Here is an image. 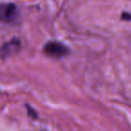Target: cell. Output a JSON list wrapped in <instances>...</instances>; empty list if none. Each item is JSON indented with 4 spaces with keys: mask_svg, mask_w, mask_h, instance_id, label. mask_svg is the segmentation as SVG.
I'll list each match as a JSON object with an SVG mask.
<instances>
[{
    "mask_svg": "<svg viewBox=\"0 0 131 131\" xmlns=\"http://www.w3.org/2000/svg\"><path fill=\"white\" fill-rule=\"evenodd\" d=\"M44 53L53 58H61L68 54V48L58 41H49L44 46Z\"/></svg>",
    "mask_w": 131,
    "mask_h": 131,
    "instance_id": "1",
    "label": "cell"
},
{
    "mask_svg": "<svg viewBox=\"0 0 131 131\" xmlns=\"http://www.w3.org/2000/svg\"><path fill=\"white\" fill-rule=\"evenodd\" d=\"M17 16V8L13 3L0 5V22H13Z\"/></svg>",
    "mask_w": 131,
    "mask_h": 131,
    "instance_id": "2",
    "label": "cell"
},
{
    "mask_svg": "<svg viewBox=\"0 0 131 131\" xmlns=\"http://www.w3.org/2000/svg\"><path fill=\"white\" fill-rule=\"evenodd\" d=\"M20 46V42L18 40H15L14 39L13 40H11L8 43L4 44V46L0 48V58H5L7 56H9L10 53L15 49V48H17Z\"/></svg>",
    "mask_w": 131,
    "mask_h": 131,
    "instance_id": "3",
    "label": "cell"
},
{
    "mask_svg": "<svg viewBox=\"0 0 131 131\" xmlns=\"http://www.w3.org/2000/svg\"><path fill=\"white\" fill-rule=\"evenodd\" d=\"M27 109H28V113H29V115L31 117V118H37V113L35 112V111L32 109V108L29 107V106H27Z\"/></svg>",
    "mask_w": 131,
    "mask_h": 131,
    "instance_id": "4",
    "label": "cell"
},
{
    "mask_svg": "<svg viewBox=\"0 0 131 131\" xmlns=\"http://www.w3.org/2000/svg\"><path fill=\"white\" fill-rule=\"evenodd\" d=\"M121 18L123 19V20H126V21L131 20V15H130V14H128V13H127V12H125V13L122 14Z\"/></svg>",
    "mask_w": 131,
    "mask_h": 131,
    "instance_id": "5",
    "label": "cell"
}]
</instances>
